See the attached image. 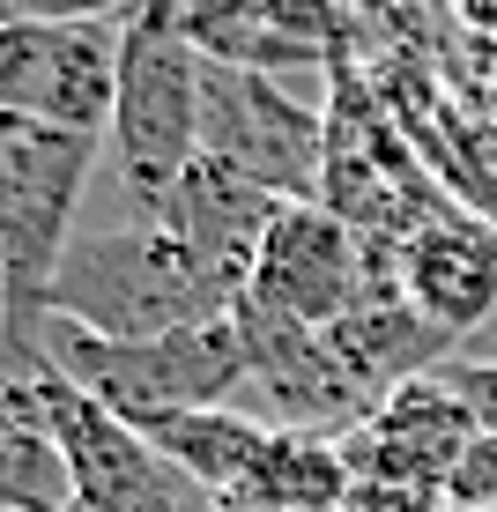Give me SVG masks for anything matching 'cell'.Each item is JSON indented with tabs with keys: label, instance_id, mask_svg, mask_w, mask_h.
<instances>
[{
	"label": "cell",
	"instance_id": "cell-9",
	"mask_svg": "<svg viewBox=\"0 0 497 512\" xmlns=\"http://www.w3.org/2000/svg\"><path fill=\"white\" fill-rule=\"evenodd\" d=\"M364 282H371V245L327 201H282L275 231L253 260V290L245 297L282 312V320H297V327L327 334L364 297Z\"/></svg>",
	"mask_w": 497,
	"mask_h": 512
},
{
	"label": "cell",
	"instance_id": "cell-6",
	"mask_svg": "<svg viewBox=\"0 0 497 512\" xmlns=\"http://www.w3.org/2000/svg\"><path fill=\"white\" fill-rule=\"evenodd\" d=\"M230 320L245 342V394H238L245 416L297 438H349L371 416V394L349 379V364L334 357V342L319 327H297L253 297H238Z\"/></svg>",
	"mask_w": 497,
	"mask_h": 512
},
{
	"label": "cell",
	"instance_id": "cell-12",
	"mask_svg": "<svg viewBox=\"0 0 497 512\" xmlns=\"http://www.w3.org/2000/svg\"><path fill=\"white\" fill-rule=\"evenodd\" d=\"M394 282L408 290V305H416L438 334L468 342V334L497 312V223L468 216V208L431 216L394 253Z\"/></svg>",
	"mask_w": 497,
	"mask_h": 512
},
{
	"label": "cell",
	"instance_id": "cell-10",
	"mask_svg": "<svg viewBox=\"0 0 497 512\" xmlns=\"http://www.w3.org/2000/svg\"><path fill=\"white\" fill-rule=\"evenodd\" d=\"M483 423L446 379H408L342 438V461L357 483H401V490H446L460 461L475 453Z\"/></svg>",
	"mask_w": 497,
	"mask_h": 512
},
{
	"label": "cell",
	"instance_id": "cell-7",
	"mask_svg": "<svg viewBox=\"0 0 497 512\" xmlns=\"http://www.w3.org/2000/svg\"><path fill=\"white\" fill-rule=\"evenodd\" d=\"M38 401H45V423L60 438V453H67L82 512H216V490H201L186 468H171L127 416H112L104 401L67 386L60 372L38 379Z\"/></svg>",
	"mask_w": 497,
	"mask_h": 512
},
{
	"label": "cell",
	"instance_id": "cell-14",
	"mask_svg": "<svg viewBox=\"0 0 497 512\" xmlns=\"http://www.w3.org/2000/svg\"><path fill=\"white\" fill-rule=\"evenodd\" d=\"M134 431L149 438L171 468H186L201 490H216V498H230V490L260 468V453H268V438H275L268 423L245 416V409H171V416L134 423Z\"/></svg>",
	"mask_w": 497,
	"mask_h": 512
},
{
	"label": "cell",
	"instance_id": "cell-18",
	"mask_svg": "<svg viewBox=\"0 0 497 512\" xmlns=\"http://www.w3.org/2000/svg\"><path fill=\"white\" fill-rule=\"evenodd\" d=\"M438 379H446L453 394L475 409L483 431H497V364H460V357H446V364H438Z\"/></svg>",
	"mask_w": 497,
	"mask_h": 512
},
{
	"label": "cell",
	"instance_id": "cell-15",
	"mask_svg": "<svg viewBox=\"0 0 497 512\" xmlns=\"http://www.w3.org/2000/svg\"><path fill=\"white\" fill-rule=\"evenodd\" d=\"M357 475L342 461V438H297V431H275L260 468L245 475L230 498L253 505V512H342Z\"/></svg>",
	"mask_w": 497,
	"mask_h": 512
},
{
	"label": "cell",
	"instance_id": "cell-2",
	"mask_svg": "<svg viewBox=\"0 0 497 512\" xmlns=\"http://www.w3.org/2000/svg\"><path fill=\"white\" fill-rule=\"evenodd\" d=\"M52 312L104 334V342H149V334L230 320L238 297L164 231V216L141 193H127L119 216L75 231V245L60 260V282H52Z\"/></svg>",
	"mask_w": 497,
	"mask_h": 512
},
{
	"label": "cell",
	"instance_id": "cell-4",
	"mask_svg": "<svg viewBox=\"0 0 497 512\" xmlns=\"http://www.w3.org/2000/svg\"><path fill=\"white\" fill-rule=\"evenodd\" d=\"M38 349H45V372H60L67 386H82L90 401H104L127 423H149L171 409H238V394H245L238 320L149 334V342H104V334L52 312Z\"/></svg>",
	"mask_w": 497,
	"mask_h": 512
},
{
	"label": "cell",
	"instance_id": "cell-5",
	"mask_svg": "<svg viewBox=\"0 0 497 512\" xmlns=\"http://www.w3.org/2000/svg\"><path fill=\"white\" fill-rule=\"evenodd\" d=\"M201 156L268 186L275 201H319V186H327V97L305 90V82H275V75H253V67L208 60Z\"/></svg>",
	"mask_w": 497,
	"mask_h": 512
},
{
	"label": "cell",
	"instance_id": "cell-17",
	"mask_svg": "<svg viewBox=\"0 0 497 512\" xmlns=\"http://www.w3.org/2000/svg\"><path fill=\"white\" fill-rule=\"evenodd\" d=\"M141 0H0V23H127Z\"/></svg>",
	"mask_w": 497,
	"mask_h": 512
},
{
	"label": "cell",
	"instance_id": "cell-23",
	"mask_svg": "<svg viewBox=\"0 0 497 512\" xmlns=\"http://www.w3.org/2000/svg\"><path fill=\"white\" fill-rule=\"evenodd\" d=\"M67 512H82V505H67Z\"/></svg>",
	"mask_w": 497,
	"mask_h": 512
},
{
	"label": "cell",
	"instance_id": "cell-11",
	"mask_svg": "<svg viewBox=\"0 0 497 512\" xmlns=\"http://www.w3.org/2000/svg\"><path fill=\"white\" fill-rule=\"evenodd\" d=\"M149 208L164 216V231L179 238L230 297L253 290V260H260V245H268L275 216H282V201L268 186L238 179V171L216 164V156H193V171L171 193H156Z\"/></svg>",
	"mask_w": 497,
	"mask_h": 512
},
{
	"label": "cell",
	"instance_id": "cell-8",
	"mask_svg": "<svg viewBox=\"0 0 497 512\" xmlns=\"http://www.w3.org/2000/svg\"><path fill=\"white\" fill-rule=\"evenodd\" d=\"M119 97V23H0V119L104 141Z\"/></svg>",
	"mask_w": 497,
	"mask_h": 512
},
{
	"label": "cell",
	"instance_id": "cell-20",
	"mask_svg": "<svg viewBox=\"0 0 497 512\" xmlns=\"http://www.w3.org/2000/svg\"><path fill=\"white\" fill-rule=\"evenodd\" d=\"M453 357H460V364H497V312H490V320L475 327L460 349H453Z\"/></svg>",
	"mask_w": 497,
	"mask_h": 512
},
{
	"label": "cell",
	"instance_id": "cell-1",
	"mask_svg": "<svg viewBox=\"0 0 497 512\" xmlns=\"http://www.w3.org/2000/svg\"><path fill=\"white\" fill-rule=\"evenodd\" d=\"M97 171L104 141L0 119V334H8L15 379H45L38 342L52 320V282L82 231V201Z\"/></svg>",
	"mask_w": 497,
	"mask_h": 512
},
{
	"label": "cell",
	"instance_id": "cell-21",
	"mask_svg": "<svg viewBox=\"0 0 497 512\" xmlns=\"http://www.w3.org/2000/svg\"><path fill=\"white\" fill-rule=\"evenodd\" d=\"M453 15L475 30V38H490V30H497V0H453Z\"/></svg>",
	"mask_w": 497,
	"mask_h": 512
},
{
	"label": "cell",
	"instance_id": "cell-19",
	"mask_svg": "<svg viewBox=\"0 0 497 512\" xmlns=\"http://www.w3.org/2000/svg\"><path fill=\"white\" fill-rule=\"evenodd\" d=\"M446 490H401V483H357L342 512H438Z\"/></svg>",
	"mask_w": 497,
	"mask_h": 512
},
{
	"label": "cell",
	"instance_id": "cell-22",
	"mask_svg": "<svg viewBox=\"0 0 497 512\" xmlns=\"http://www.w3.org/2000/svg\"><path fill=\"white\" fill-rule=\"evenodd\" d=\"M438 512H468V505H453V498H446V505H438Z\"/></svg>",
	"mask_w": 497,
	"mask_h": 512
},
{
	"label": "cell",
	"instance_id": "cell-13",
	"mask_svg": "<svg viewBox=\"0 0 497 512\" xmlns=\"http://www.w3.org/2000/svg\"><path fill=\"white\" fill-rule=\"evenodd\" d=\"M327 342H334V357L349 364V379H357L364 394H371V409H379L394 386L431 379L438 364H446L453 349H460L453 334H438L416 305H408V290L394 282V268H371L364 297L327 327Z\"/></svg>",
	"mask_w": 497,
	"mask_h": 512
},
{
	"label": "cell",
	"instance_id": "cell-3",
	"mask_svg": "<svg viewBox=\"0 0 497 512\" xmlns=\"http://www.w3.org/2000/svg\"><path fill=\"white\" fill-rule=\"evenodd\" d=\"M201 75L208 60L171 0H141L119 23V97L104 127V164L141 201L171 193L201 156Z\"/></svg>",
	"mask_w": 497,
	"mask_h": 512
},
{
	"label": "cell",
	"instance_id": "cell-16",
	"mask_svg": "<svg viewBox=\"0 0 497 512\" xmlns=\"http://www.w3.org/2000/svg\"><path fill=\"white\" fill-rule=\"evenodd\" d=\"M75 505V475L67 453L45 423L38 379L15 401H0V512H67Z\"/></svg>",
	"mask_w": 497,
	"mask_h": 512
}]
</instances>
